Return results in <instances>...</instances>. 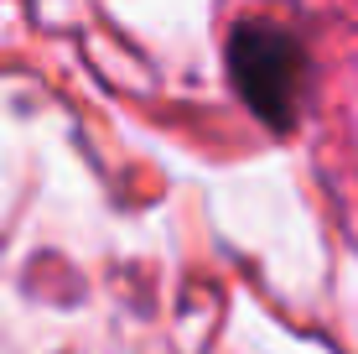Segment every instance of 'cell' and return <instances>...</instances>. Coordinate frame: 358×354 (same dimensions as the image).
I'll return each instance as SVG.
<instances>
[{"label": "cell", "instance_id": "1", "mask_svg": "<svg viewBox=\"0 0 358 354\" xmlns=\"http://www.w3.org/2000/svg\"><path fill=\"white\" fill-rule=\"evenodd\" d=\"M234 68H239V89L255 104V115H265L270 125H291L296 100H301V53L280 36L250 32L234 47Z\"/></svg>", "mask_w": 358, "mask_h": 354}]
</instances>
